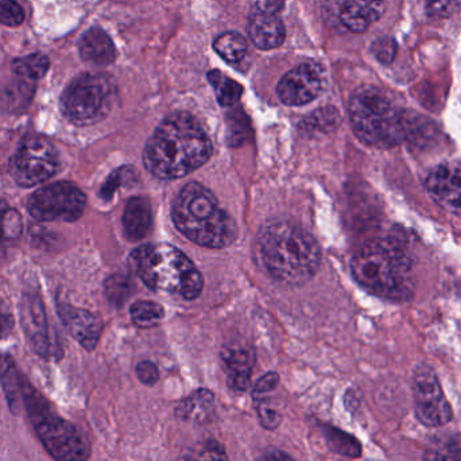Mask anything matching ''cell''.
I'll list each match as a JSON object with an SVG mask.
<instances>
[{
	"label": "cell",
	"mask_w": 461,
	"mask_h": 461,
	"mask_svg": "<svg viewBox=\"0 0 461 461\" xmlns=\"http://www.w3.org/2000/svg\"><path fill=\"white\" fill-rule=\"evenodd\" d=\"M351 271L367 292L393 301L413 295L411 262L398 239H379L365 244L351 260Z\"/></svg>",
	"instance_id": "obj_3"
},
{
	"label": "cell",
	"mask_w": 461,
	"mask_h": 461,
	"mask_svg": "<svg viewBox=\"0 0 461 461\" xmlns=\"http://www.w3.org/2000/svg\"><path fill=\"white\" fill-rule=\"evenodd\" d=\"M216 53L230 64H238L246 57L249 45L238 32H226L213 43Z\"/></svg>",
	"instance_id": "obj_26"
},
{
	"label": "cell",
	"mask_w": 461,
	"mask_h": 461,
	"mask_svg": "<svg viewBox=\"0 0 461 461\" xmlns=\"http://www.w3.org/2000/svg\"><path fill=\"white\" fill-rule=\"evenodd\" d=\"M78 49H80L81 59L89 64L104 67V65L113 64L116 59V49L113 40L104 30L99 27L88 30L81 37Z\"/></svg>",
	"instance_id": "obj_18"
},
{
	"label": "cell",
	"mask_w": 461,
	"mask_h": 461,
	"mask_svg": "<svg viewBox=\"0 0 461 461\" xmlns=\"http://www.w3.org/2000/svg\"><path fill=\"white\" fill-rule=\"evenodd\" d=\"M425 188L440 207L461 215V165L444 162L430 170Z\"/></svg>",
	"instance_id": "obj_14"
},
{
	"label": "cell",
	"mask_w": 461,
	"mask_h": 461,
	"mask_svg": "<svg viewBox=\"0 0 461 461\" xmlns=\"http://www.w3.org/2000/svg\"><path fill=\"white\" fill-rule=\"evenodd\" d=\"M279 384V376L278 374L276 373H268L266 374L263 378H260L259 381L255 384L254 390H252V398L254 401L260 400V398H265V395H267L268 393L273 392Z\"/></svg>",
	"instance_id": "obj_37"
},
{
	"label": "cell",
	"mask_w": 461,
	"mask_h": 461,
	"mask_svg": "<svg viewBox=\"0 0 461 461\" xmlns=\"http://www.w3.org/2000/svg\"><path fill=\"white\" fill-rule=\"evenodd\" d=\"M221 357L230 389L239 393L246 392L254 370V349L240 341H232L223 347Z\"/></svg>",
	"instance_id": "obj_16"
},
{
	"label": "cell",
	"mask_w": 461,
	"mask_h": 461,
	"mask_svg": "<svg viewBox=\"0 0 461 461\" xmlns=\"http://www.w3.org/2000/svg\"><path fill=\"white\" fill-rule=\"evenodd\" d=\"M22 233V218L7 203L0 200V258L18 240Z\"/></svg>",
	"instance_id": "obj_22"
},
{
	"label": "cell",
	"mask_w": 461,
	"mask_h": 461,
	"mask_svg": "<svg viewBox=\"0 0 461 461\" xmlns=\"http://www.w3.org/2000/svg\"><path fill=\"white\" fill-rule=\"evenodd\" d=\"M132 292H134V284L129 276H123V274H115L105 282V294L113 305H123Z\"/></svg>",
	"instance_id": "obj_29"
},
{
	"label": "cell",
	"mask_w": 461,
	"mask_h": 461,
	"mask_svg": "<svg viewBox=\"0 0 461 461\" xmlns=\"http://www.w3.org/2000/svg\"><path fill=\"white\" fill-rule=\"evenodd\" d=\"M425 461H461V440L456 436H438L425 451Z\"/></svg>",
	"instance_id": "obj_24"
},
{
	"label": "cell",
	"mask_w": 461,
	"mask_h": 461,
	"mask_svg": "<svg viewBox=\"0 0 461 461\" xmlns=\"http://www.w3.org/2000/svg\"><path fill=\"white\" fill-rule=\"evenodd\" d=\"M115 86L107 76L84 73L65 88L61 96L62 115L76 126H89L110 113Z\"/></svg>",
	"instance_id": "obj_8"
},
{
	"label": "cell",
	"mask_w": 461,
	"mask_h": 461,
	"mask_svg": "<svg viewBox=\"0 0 461 461\" xmlns=\"http://www.w3.org/2000/svg\"><path fill=\"white\" fill-rule=\"evenodd\" d=\"M50 67L48 57L41 53L30 54V56L16 59L13 62V72L23 80H38L46 75Z\"/></svg>",
	"instance_id": "obj_27"
},
{
	"label": "cell",
	"mask_w": 461,
	"mask_h": 461,
	"mask_svg": "<svg viewBox=\"0 0 461 461\" xmlns=\"http://www.w3.org/2000/svg\"><path fill=\"white\" fill-rule=\"evenodd\" d=\"M59 151L50 140L27 137L11 158L10 172L19 186L32 188L50 180L59 173Z\"/></svg>",
	"instance_id": "obj_9"
},
{
	"label": "cell",
	"mask_w": 461,
	"mask_h": 461,
	"mask_svg": "<svg viewBox=\"0 0 461 461\" xmlns=\"http://www.w3.org/2000/svg\"><path fill=\"white\" fill-rule=\"evenodd\" d=\"M258 246L266 270L282 284H306L316 276L321 263V249L316 239L290 221L267 224L260 232Z\"/></svg>",
	"instance_id": "obj_2"
},
{
	"label": "cell",
	"mask_w": 461,
	"mask_h": 461,
	"mask_svg": "<svg viewBox=\"0 0 461 461\" xmlns=\"http://www.w3.org/2000/svg\"><path fill=\"white\" fill-rule=\"evenodd\" d=\"M212 156V143L196 118L186 113L167 116L146 143L143 165L161 180L191 175Z\"/></svg>",
	"instance_id": "obj_1"
},
{
	"label": "cell",
	"mask_w": 461,
	"mask_h": 461,
	"mask_svg": "<svg viewBox=\"0 0 461 461\" xmlns=\"http://www.w3.org/2000/svg\"><path fill=\"white\" fill-rule=\"evenodd\" d=\"M208 81L212 84L219 104L223 107H230L240 100L243 88L238 81L227 77L224 73L219 72V70H211L208 73Z\"/></svg>",
	"instance_id": "obj_25"
},
{
	"label": "cell",
	"mask_w": 461,
	"mask_h": 461,
	"mask_svg": "<svg viewBox=\"0 0 461 461\" xmlns=\"http://www.w3.org/2000/svg\"><path fill=\"white\" fill-rule=\"evenodd\" d=\"M134 173L135 172L131 167H122V169L116 170L115 173H113V175L110 176L107 183L103 185L102 196L105 197V199L113 196V194H115L116 189L121 185L122 181L124 183V180H127L129 177H132Z\"/></svg>",
	"instance_id": "obj_36"
},
{
	"label": "cell",
	"mask_w": 461,
	"mask_h": 461,
	"mask_svg": "<svg viewBox=\"0 0 461 461\" xmlns=\"http://www.w3.org/2000/svg\"><path fill=\"white\" fill-rule=\"evenodd\" d=\"M413 393L416 414L422 424L438 428L451 421V405L432 367L427 365L417 366L413 375Z\"/></svg>",
	"instance_id": "obj_11"
},
{
	"label": "cell",
	"mask_w": 461,
	"mask_h": 461,
	"mask_svg": "<svg viewBox=\"0 0 461 461\" xmlns=\"http://www.w3.org/2000/svg\"><path fill=\"white\" fill-rule=\"evenodd\" d=\"M172 216L183 235L207 249H226L238 236L235 221L219 207L212 192L197 183L181 189Z\"/></svg>",
	"instance_id": "obj_6"
},
{
	"label": "cell",
	"mask_w": 461,
	"mask_h": 461,
	"mask_svg": "<svg viewBox=\"0 0 461 461\" xmlns=\"http://www.w3.org/2000/svg\"><path fill=\"white\" fill-rule=\"evenodd\" d=\"M249 123L247 116L244 115L243 111H233L229 115V132L230 142L232 146H238L239 143H243V140L249 137Z\"/></svg>",
	"instance_id": "obj_31"
},
{
	"label": "cell",
	"mask_w": 461,
	"mask_h": 461,
	"mask_svg": "<svg viewBox=\"0 0 461 461\" xmlns=\"http://www.w3.org/2000/svg\"><path fill=\"white\" fill-rule=\"evenodd\" d=\"M257 405L258 417H259L260 425L265 429L274 430L279 427L282 421L281 413L274 408L273 403L270 401L260 398V400L255 401Z\"/></svg>",
	"instance_id": "obj_32"
},
{
	"label": "cell",
	"mask_w": 461,
	"mask_h": 461,
	"mask_svg": "<svg viewBox=\"0 0 461 461\" xmlns=\"http://www.w3.org/2000/svg\"><path fill=\"white\" fill-rule=\"evenodd\" d=\"M384 13L381 0H348L341 5V23L352 32H363Z\"/></svg>",
	"instance_id": "obj_19"
},
{
	"label": "cell",
	"mask_w": 461,
	"mask_h": 461,
	"mask_svg": "<svg viewBox=\"0 0 461 461\" xmlns=\"http://www.w3.org/2000/svg\"><path fill=\"white\" fill-rule=\"evenodd\" d=\"M123 229L127 239L140 241L153 229V211L145 197H132L123 212Z\"/></svg>",
	"instance_id": "obj_20"
},
{
	"label": "cell",
	"mask_w": 461,
	"mask_h": 461,
	"mask_svg": "<svg viewBox=\"0 0 461 461\" xmlns=\"http://www.w3.org/2000/svg\"><path fill=\"white\" fill-rule=\"evenodd\" d=\"M285 0H257V7L259 13L276 15L284 8Z\"/></svg>",
	"instance_id": "obj_40"
},
{
	"label": "cell",
	"mask_w": 461,
	"mask_h": 461,
	"mask_svg": "<svg viewBox=\"0 0 461 461\" xmlns=\"http://www.w3.org/2000/svg\"><path fill=\"white\" fill-rule=\"evenodd\" d=\"M249 40L260 50H271L284 42L285 26L281 19L270 14L258 13L249 18L247 24Z\"/></svg>",
	"instance_id": "obj_17"
},
{
	"label": "cell",
	"mask_w": 461,
	"mask_h": 461,
	"mask_svg": "<svg viewBox=\"0 0 461 461\" xmlns=\"http://www.w3.org/2000/svg\"><path fill=\"white\" fill-rule=\"evenodd\" d=\"M86 197L70 183L43 186L30 196L27 210L41 221H75L86 210Z\"/></svg>",
	"instance_id": "obj_10"
},
{
	"label": "cell",
	"mask_w": 461,
	"mask_h": 461,
	"mask_svg": "<svg viewBox=\"0 0 461 461\" xmlns=\"http://www.w3.org/2000/svg\"><path fill=\"white\" fill-rule=\"evenodd\" d=\"M322 433H324L328 447L336 454L341 455V456L351 457V459H357V457L362 455V446L349 433L338 429V428L330 427V425H325Z\"/></svg>",
	"instance_id": "obj_23"
},
{
	"label": "cell",
	"mask_w": 461,
	"mask_h": 461,
	"mask_svg": "<svg viewBox=\"0 0 461 461\" xmlns=\"http://www.w3.org/2000/svg\"><path fill=\"white\" fill-rule=\"evenodd\" d=\"M215 406V395L207 389H200L181 400L175 414L183 421L204 422L210 419Z\"/></svg>",
	"instance_id": "obj_21"
},
{
	"label": "cell",
	"mask_w": 461,
	"mask_h": 461,
	"mask_svg": "<svg viewBox=\"0 0 461 461\" xmlns=\"http://www.w3.org/2000/svg\"><path fill=\"white\" fill-rule=\"evenodd\" d=\"M24 11L15 0H0V23L16 27L23 22Z\"/></svg>",
	"instance_id": "obj_33"
},
{
	"label": "cell",
	"mask_w": 461,
	"mask_h": 461,
	"mask_svg": "<svg viewBox=\"0 0 461 461\" xmlns=\"http://www.w3.org/2000/svg\"><path fill=\"white\" fill-rule=\"evenodd\" d=\"M422 10L429 18H447L455 8V0H420Z\"/></svg>",
	"instance_id": "obj_34"
},
{
	"label": "cell",
	"mask_w": 461,
	"mask_h": 461,
	"mask_svg": "<svg viewBox=\"0 0 461 461\" xmlns=\"http://www.w3.org/2000/svg\"><path fill=\"white\" fill-rule=\"evenodd\" d=\"M257 461H295L290 455L285 452L278 451V449H271V451L265 452L260 455L259 459Z\"/></svg>",
	"instance_id": "obj_41"
},
{
	"label": "cell",
	"mask_w": 461,
	"mask_h": 461,
	"mask_svg": "<svg viewBox=\"0 0 461 461\" xmlns=\"http://www.w3.org/2000/svg\"><path fill=\"white\" fill-rule=\"evenodd\" d=\"M324 88V73L316 64H301L282 77L276 86L279 100L286 105L313 102Z\"/></svg>",
	"instance_id": "obj_13"
},
{
	"label": "cell",
	"mask_w": 461,
	"mask_h": 461,
	"mask_svg": "<svg viewBox=\"0 0 461 461\" xmlns=\"http://www.w3.org/2000/svg\"><path fill=\"white\" fill-rule=\"evenodd\" d=\"M373 53L379 61L384 62V64H390L394 59L395 53H397V43L390 37L378 38L373 43Z\"/></svg>",
	"instance_id": "obj_35"
},
{
	"label": "cell",
	"mask_w": 461,
	"mask_h": 461,
	"mask_svg": "<svg viewBox=\"0 0 461 461\" xmlns=\"http://www.w3.org/2000/svg\"><path fill=\"white\" fill-rule=\"evenodd\" d=\"M21 314L24 332L34 351L46 359L61 357L62 351L59 341L51 339L45 308L40 295L32 292L26 293L22 300Z\"/></svg>",
	"instance_id": "obj_12"
},
{
	"label": "cell",
	"mask_w": 461,
	"mask_h": 461,
	"mask_svg": "<svg viewBox=\"0 0 461 461\" xmlns=\"http://www.w3.org/2000/svg\"><path fill=\"white\" fill-rule=\"evenodd\" d=\"M13 328V319L5 309L0 306V339L5 338Z\"/></svg>",
	"instance_id": "obj_42"
},
{
	"label": "cell",
	"mask_w": 461,
	"mask_h": 461,
	"mask_svg": "<svg viewBox=\"0 0 461 461\" xmlns=\"http://www.w3.org/2000/svg\"><path fill=\"white\" fill-rule=\"evenodd\" d=\"M130 312L134 324L142 328L156 327L165 317L164 308L153 301H137Z\"/></svg>",
	"instance_id": "obj_28"
},
{
	"label": "cell",
	"mask_w": 461,
	"mask_h": 461,
	"mask_svg": "<svg viewBox=\"0 0 461 461\" xmlns=\"http://www.w3.org/2000/svg\"><path fill=\"white\" fill-rule=\"evenodd\" d=\"M137 375L143 384H146V386H153L159 379L158 367H157L153 362L145 360V362H140V365L137 366Z\"/></svg>",
	"instance_id": "obj_38"
},
{
	"label": "cell",
	"mask_w": 461,
	"mask_h": 461,
	"mask_svg": "<svg viewBox=\"0 0 461 461\" xmlns=\"http://www.w3.org/2000/svg\"><path fill=\"white\" fill-rule=\"evenodd\" d=\"M130 267L154 292L196 300L204 279L184 252L169 244H146L130 255Z\"/></svg>",
	"instance_id": "obj_4"
},
{
	"label": "cell",
	"mask_w": 461,
	"mask_h": 461,
	"mask_svg": "<svg viewBox=\"0 0 461 461\" xmlns=\"http://www.w3.org/2000/svg\"><path fill=\"white\" fill-rule=\"evenodd\" d=\"M23 408L46 451L56 461H86L89 444L83 433L51 409L50 403L29 382L22 387L19 408Z\"/></svg>",
	"instance_id": "obj_7"
},
{
	"label": "cell",
	"mask_w": 461,
	"mask_h": 461,
	"mask_svg": "<svg viewBox=\"0 0 461 461\" xmlns=\"http://www.w3.org/2000/svg\"><path fill=\"white\" fill-rule=\"evenodd\" d=\"M348 113L355 134L366 145L390 149L409 140L411 113L398 107L381 89H357L349 99Z\"/></svg>",
	"instance_id": "obj_5"
},
{
	"label": "cell",
	"mask_w": 461,
	"mask_h": 461,
	"mask_svg": "<svg viewBox=\"0 0 461 461\" xmlns=\"http://www.w3.org/2000/svg\"><path fill=\"white\" fill-rule=\"evenodd\" d=\"M184 461H229L226 449L219 441L207 440L194 446Z\"/></svg>",
	"instance_id": "obj_30"
},
{
	"label": "cell",
	"mask_w": 461,
	"mask_h": 461,
	"mask_svg": "<svg viewBox=\"0 0 461 461\" xmlns=\"http://www.w3.org/2000/svg\"><path fill=\"white\" fill-rule=\"evenodd\" d=\"M336 111L333 113H328L327 111H319V113H314L312 116L311 121H309V126H313L314 129H320V127L324 126L327 129L330 123H336Z\"/></svg>",
	"instance_id": "obj_39"
},
{
	"label": "cell",
	"mask_w": 461,
	"mask_h": 461,
	"mask_svg": "<svg viewBox=\"0 0 461 461\" xmlns=\"http://www.w3.org/2000/svg\"><path fill=\"white\" fill-rule=\"evenodd\" d=\"M59 314L68 332L84 348L92 351L97 346L103 330V322L99 317L86 309L75 308L67 303H59Z\"/></svg>",
	"instance_id": "obj_15"
}]
</instances>
